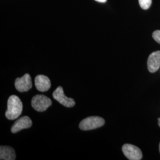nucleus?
I'll return each mask as SVG.
<instances>
[{
    "instance_id": "obj_1",
    "label": "nucleus",
    "mask_w": 160,
    "mask_h": 160,
    "mask_svg": "<svg viewBox=\"0 0 160 160\" xmlns=\"http://www.w3.org/2000/svg\"><path fill=\"white\" fill-rule=\"evenodd\" d=\"M23 103L17 96L12 95L8 98L6 117L9 120H15L22 114Z\"/></svg>"
},
{
    "instance_id": "obj_2",
    "label": "nucleus",
    "mask_w": 160,
    "mask_h": 160,
    "mask_svg": "<svg viewBox=\"0 0 160 160\" xmlns=\"http://www.w3.org/2000/svg\"><path fill=\"white\" fill-rule=\"evenodd\" d=\"M104 119L98 116H90L83 119L80 122V129L82 131H90L102 127L104 125Z\"/></svg>"
},
{
    "instance_id": "obj_3",
    "label": "nucleus",
    "mask_w": 160,
    "mask_h": 160,
    "mask_svg": "<svg viewBox=\"0 0 160 160\" xmlns=\"http://www.w3.org/2000/svg\"><path fill=\"white\" fill-rule=\"evenodd\" d=\"M51 105V100L44 95H36L32 100V106L38 112H44Z\"/></svg>"
},
{
    "instance_id": "obj_4",
    "label": "nucleus",
    "mask_w": 160,
    "mask_h": 160,
    "mask_svg": "<svg viewBox=\"0 0 160 160\" xmlns=\"http://www.w3.org/2000/svg\"><path fill=\"white\" fill-rule=\"evenodd\" d=\"M122 151L128 159L130 160H140L142 158L141 149L137 147L126 143L123 145Z\"/></svg>"
},
{
    "instance_id": "obj_5",
    "label": "nucleus",
    "mask_w": 160,
    "mask_h": 160,
    "mask_svg": "<svg viewBox=\"0 0 160 160\" xmlns=\"http://www.w3.org/2000/svg\"><path fill=\"white\" fill-rule=\"evenodd\" d=\"M53 97L62 105L67 108H72L74 106L75 103L74 100L67 97L64 94L63 88L62 87L59 86L53 92Z\"/></svg>"
},
{
    "instance_id": "obj_6",
    "label": "nucleus",
    "mask_w": 160,
    "mask_h": 160,
    "mask_svg": "<svg viewBox=\"0 0 160 160\" xmlns=\"http://www.w3.org/2000/svg\"><path fill=\"white\" fill-rule=\"evenodd\" d=\"M15 87L19 92H28L32 88L30 75L29 74H26L22 77L17 78L15 81Z\"/></svg>"
},
{
    "instance_id": "obj_7",
    "label": "nucleus",
    "mask_w": 160,
    "mask_h": 160,
    "mask_svg": "<svg viewBox=\"0 0 160 160\" xmlns=\"http://www.w3.org/2000/svg\"><path fill=\"white\" fill-rule=\"evenodd\" d=\"M147 67L149 71L152 73L158 70L160 67V51L154 52L149 56Z\"/></svg>"
},
{
    "instance_id": "obj_8",
    "label": "nucleus",
    "mask_w": 160,
    "mask_h": 160,
    "mask_svg": "<svg viewBox=\"0 0 160 160\" xmlns=\"http://www.w3.org/2000/svg\"><path fill=\"white\" fill-rule=\"evenodd\" d=\"M34 84L38 90L45 92L49 90L51 86L49 78L43 75H37L34 79Z\"/></svg>"
},
{
    "instance_id": "obj_9",
    "label": "nucleus",
    "mask_w": 160,
    "mask_h": 160,
    "mask_svg": "<svg viewBox=\"0 0 160 160\" xmlns=\"http://www.w3.org/2000/svg\"><path fill=\"white\" fill-rule=\"evenodd\" d=\"M32 126V122L28 116H23L16 120L11 128V131L16 133L24 129H28Z\"/></svg>"
},
{
    "instance_id": "obj_10",
    "label": "nucleus",
    "mask_w": 160,
    "mask_h": 160,
    "mask_svg": "<svg viewBox=\"0 0 160 160\" xmlns=\"http://www.w3.org/2000/svg\"><path fill=\"white\" fill-rule=\"evenodd\" d=\"M16 155L14 149L8 146H1L0 159L4 160H14Z\"/></svg>"
},
{
    "instance_id": "obj_11",
    "label": "nucleus",
    "mask_w": 160,
    "mask_h": 160,
    "mask_svg": "<svg viewBox=\"0 0 160 160\" xmlns=\"http://www.w3.org/2000/svg\"><path fill=\"white\" fill-rule=\"evenodd\" d=\"M140 7L143 10H147L152 4V0H139Z\"/></svg>"
},
{
    "instance_id": "obj_12",
    "label": "nucleus",
    "mask_w": 160,
    "mask_h": 160,
    "mask_svg": "<svg viewBox=\"0 0 160 160\" xmlns=\"http://www.w3.org/2000/svg\"><path fill=\"white\" fill-rule=\"evenodd\" d=\"M152 38L157 43L160 44V30H155L152 33Z\"/></svg>"
},
{
    "instance_id": "obj_13",
    "label": "nucleus",
    "mask_w": 160,
    "mask_h": 160,
    "mask_svg": "<svg viewBox=\"0 0 160 160\" xmlns=\"http://www.w3.org/2000/svg\"><path fill=\"white\" fill-rule=\"evenodd\" d=\"M95 1H96L97 2H102V3L106 2L107 1V0H95Z\"/></svg>"
},
{
    "instance_id": "obj_14",
    "label": "nucleus",
    "mask_w": 160,
    "mask_h": 160,
    "mask_svg": "<svg viewBox=\"0 0 160 160\" xmlns=\"http://www.w3.org/2000/svg\"><path fill=\"white\" fill-rule=\"evenodd\" d=\"M158 126L160 127V118L158 119Z\"/></svg>"
},
{
    "instance_id": "obj_15",
    "label": "nucleus",
    "mask_w": 160,
    "mask_h": 160,
    "mask_svg": "<svg viewBox=\"0 0 160 160\" xmlns=\"http://www.w3.org/2000/svg\"><path fill=\"white\" fill-rule=\"evenodd\" d=\"M159 151H160V144H159Z\"/></svg>"
}]
</instances>
